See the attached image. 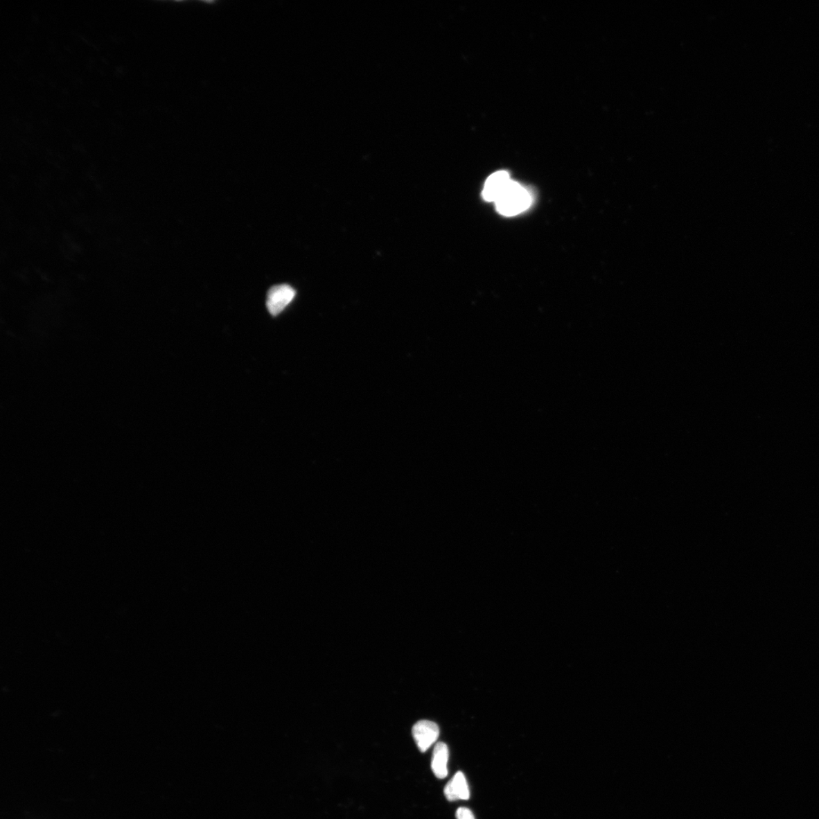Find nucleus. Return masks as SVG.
<instances>
[{
  "mask_svg": "<svg viewBox=\"0 0 819 819\" xmlns=\"http://www.w3.org/2000/svg\"><path fill=\"white\" fill-rule=\"evenodd\" d=\"M294 289L288 285L272 287L267 294V307L272 316L281 314L294 299Z\"/></svg>",
  "mask_w": 819,
  "mask_h": 819,
  "instance_id": "2",
  "label": "nucleus"
},
{
  "mask_svg": "<svg viewBox=\"0 0 819 819\" xmlns=\"http://www.w3.org/2000/svg\"><path fill=\"white\" fill-rule=\"evenodd\" d=\"M412 732L417 748L422 752H425L437 741L439 728L435 722L422 720L416 722Z\"/></svg>",
  "mask_w": 819,
  "mask_h": 819,
  "instance_id": "3",
  "label": "nucleus"
},
{
  "mask_svg": "<svg viewBox=\"0 0 819 819\" xmlns=\"http://www.w3.org/2000/svg\"><path fill=\"white\" fill-rule=\"evenodd\" d=\"M511 179L510 175L506 171H499L493 173L487 179L482 195L486 202H495L503 191L508 187Z\"/></svg>",
  "mask_w": 819,
  "mask_h": 819,
  "instance_id": "4",
  "label": "nucleus"
},
{
  "mask_svg": "<svg viewBox=\"0 0 819 819\" xmlns=\"http://www.w3.org/2000/svg\"><path fill=\"white\" fill-rule=\"evenodd\" d=\"M457 819H475L471 810L468 808L461 807L457 809L456 813Z\"/></svg>",
  "mask_w": 819,
  "mask_h": 819,
  "instance_id": "7",
  "label": "nucleus"
},
{
  "mask_svg": "<svg viewBox=\"0 0 819 819\" xmlns=\"http://www.w3.org/2000/svg\"><path fill=\"white\" fill-rule=\"evenodd\" d=\"M448 757L449 752L447 745L441 742L438 743L433 750L432 770L436 777L439 779H443L448 775Z\"/></svg>",
  "mask_w": 819,
  "mask_h": 819,
  "instance_id": "6",
  "label": "nucleus"
},
{
  "mask_svg": "<svg viewBox=\"0 0 819 819\" xmlns=\"http://www.w3.org/2000/svg\"><path fill=\"white\" fill-rule=\"evenodd\" d=\"M444 793L449 801L468 800L470 798L469 786L464 775L457 773L446 786Z\"/></svg>",
  "mask_w": 819,
  "mask_h": 819,
  "instance_id": "5",
  "label": "nucleus"
},
{
  "mask_svg": "<svg viewBox=\"0 0 819 819\" xmlns=\"http://www.w3.org/2000/svg\"><path fill=\"white\" fill-rule=\"evenodd\" d=\"M495 204L500 214L515 216L528 210L532 204V197L528 190L511 180Z\"/></svg>",
  "mask_w": 819,
  "mask_h": 819,
  "instance_id": "1",
  "label": "nucleus"
}]
</instances>
